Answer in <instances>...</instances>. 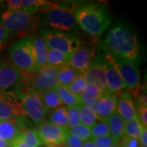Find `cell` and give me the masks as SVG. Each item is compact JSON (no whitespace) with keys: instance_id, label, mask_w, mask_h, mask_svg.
<instances>
[{"instance_id":"6da1fadb","label":"cell","mask_w":147,"mask_h":147,"mask_svg":"<svg viewBox=\"0 0 147 147\" xmlns=\"http://www.w3.org/2000/svg\"><path fill=\"white\" fill-rule=\"evenodd\" d=\"M102 49L113 57L135 61L139 57L140 43L135 33L124 25L112 27L101 43Z\"/></svg>"},{"instance_id":"7a4b0ae2","label":"cell","mask_w":147,"mask_h":147,"mask_svg":"<svg viewBox=\"0 0 147 147\" xmlns=\"http://www.w3.org/2000/svg\"><path fill=\"white\" fill-rule=\"evenodd\" d=\"M77 24L84 31L97 39L109 27L110 14L105 3H85L74 12Z\"/></svg>"},{"instance_id":"3957f363","label":"cell","mask_w":147,"mask_h":147,"mask_svg":"<svg viewBox=\"0 0 147 147\" xmlns=\"http://www.w3.org/2000/svg\"><path fill=\"white\" fill-rule=\"evenodd\" d=\"M78 3H59L52 2L42 13L41 23L46 29L43 30L63 32L72 34L77 31L78 24L74 12Z\"/></svg>"},{"instance_id":"277c9868","label":"cell","mask_w":147,"mask_h":147,"mask_svg":"<svg viewBox=\"0 0 147 147\" xmlns=\"http://www.w3.org/2000/svg\"><path fill=\"white\" fill-rule=\"evenodd\" d=\"M8 53L11 63L20 69L23 75L31 74L39 69L28 36L23 37L13 42L9 47Z\"/></svg>"},{"instance_id":"5b68a950","label":"cell","mask_w":147,"mask_h":147,"mask_svg":"<svg viewBox=\"0 0 147 147\" xmlns=\"http://www.w3.org/2000/svg\"><path fill=\"white\" fill-rule=\"evenodd\" d=\"M38 16L29 14L22 10L10 11L6 9L0 16V23L7 31L23 38L28 34H33L37 25Z\"/></svg>"},{"instance_id":"8992f818","label":"cell","mask_w":147,"mask_h":147,"mask_svg":"<svg viewBox=\"0 0 147 147\" xmlns=\"http://www.w3.org/2000/svg\"><path fill=\"white\" fill-rule=\"evenodd\" d=\"M58 68L45 65L37 72L29 75H24L21 86L16 90L29 91L37 94L51 89H55L58 85Z\"/></svg>"},{"instance_id":"52a82bcc","label":"cell","mask_w":147,"mask_h":147,"mask_svg":"<svg viewBox=\"0 0 147 147\" xmlns=\"http://www.w3.org/2000/svg\"><path fill=\"white\" fill-rule=\"evenodd\" d=\"M14 92L18 97L24 118H29L30 121L37 125L46 120V117L49 111L43 105L40 95L22 90H15Z\"/></svg>"},{"instance_id":"ba28073f","label":"cell","mask_w":147,"mask_h":147,"mask_svg":"<svg viewBox=\"0 0 147 147\" xmlns=\"http://www.w3.org/2000/svg\"><path fill=\"white\" fill-rule=\"evenodd\" d=\"M41 36L48 49L63 53L69 59L82 42L77 36L63 32L42 30Z\"/></svg>"},{"instance_id":"9c48e42d","label":"cell","mask_w":147,"mask_h":147,"mask_svg":"<svg viewBox=\"0 0 147 147\" xmlns=\"http://www.w3.org/2000/svg\"><path fill=\"white\" fill-rule=\"evenodd\" d=\"M112 61L123 82L124 88L132 92V94H137L141 85V76L137 63L113 56Z\"/></svg>"},{"instance_id":"30bf717a","label":"cell","mask_w":147,"mask_h":147,"mask_svg":"<svg viewBox=\"0 0 147 147\" xmlns=\"http://www.w3.org/2000/svg\"><path fill=\"white\" fill-rule=\"evenodd\" d=\"M99 60L104 68L107 92L119 96L122 92H123L125 88L120 75L113 64L112 55L105 52V54L99 58Z\"/></svg>"},{"instance_id":"8fae6325","label":"cell","mask_w":147,"mask_h":147,"mask_svg":"<svg viewBox=\"0 0 147 147\" xmlns=\"http://www.w3.org/2000/svg\"><path fill=\"white\" fill-rule=\"evenodd\" d=\"M36 130L42 144L47 147L63 144L68 135V129L57 126L48 120L38 124Z\"/></svg>"},{"instance_id":"7c38bea8","label":"cell","mask_w":147,"mask_h":147,"mask_svg":"<svg viewBox=\"0 0 147 147\" xmlns=\"http://www.w3.org/2000/svg\"><path fill=\"white\" fill-rule=\"evenodd\" d=\"M20 118L23 115L15 92H0V120H16Z\"/></svg>"},{"instance_id":"4fadbf2b","label":"cell","mask_w":147,"mask_h":147,"mask_svg":"<svg viewBox=\"0 0 147 147\" xmlns=\"http://www.w3.org/2000/svg\"><path fill=\"white\" fill-rule=\"evenodd\" d=\"M24 75L10 62H0V92L10 88H19L23 83Z\"/></svg>"},{"instance_id":"5bb4252c","label":"cell","mask_w":147,"mask_h":147,"mask_svg":"<svg viewBox=\"0 0 147 147\" xmlns=\"http://www.w3.org/2000/svg\"><path fill=\"white\" fill-rule=\"evenodd\" d=\"M96 60V53L92 47L81 42L69 59V65L80 74H84L93 64Z\"/></svg>"},{"instance_id":"9a60e30c","label":"cell","mask_w":147,"mask_h":147,"mask_svg":"<svg viewBox=\"0 0 147 147\" xmlns=\"http://www.w3.org/2000/svg\"><path fill=\"white\" fill-rule=\"evenodd\" d=\"M117 102L118 96L106 92L91 109L100 121H105L116 112Z\"/></svg>"},{"instance_id":"2e32d148","label":"cell","mask_w":147,"mask_h":147,"mask_svg":"<svg viewBox=\"0 0 147 147\" xmlns=\"http://www.w3.org/2000/svg\"><path fill=\"white\" fill-rule=\"evenodd\" d=\"M116 112L123 120L128 121L137 118V107L131 94L123 92L118 96Z\"/></svg>"},{"instance_id":"e0dca14e","label":"cell","mask_w":147,"mask_h":147,"mask_svg":"<svg viewBox=\"0 0 147 147\" xmlns=\"http://www.w3.org/2000/svg\"><path fill=\"white\" fill-rule=\"evenodd\" d=\"M84 76L88 84H93L101 91L108 92L106 90L105 72L103 65L98 59H96L93 64L84 73Z\"/></svg>"},{"instance_id":"ac0fdd59","label":"cell","mask_w":147,"mask_h":147,"mask_svg":"<svg viewBox=\"0 0 147 147\" xmlns=\"http://www.w3.org/2000/svg\"><path fill=\"white\" fill-rule=\"evenodd\" d=\"M42 145L36 128L31 127L21 130V133L10 142V147H39Z\"/></svg>"},{"instance_id":"d6986e66","label":"cell","mask_w":147,"mask_h":147,"mask_svg":"<svg viewBox=\"0 0 147 147\" xmlns=\"http://www.w3.org/2000/svg\"><path fill=\"white\" fill-rule=\"evenodd\" d=\"M30 40L31 42L33 51L36 59V62L38 68H42L47 65V57L48 53V47L46 42L42 39L41 35L33 34L29 35Z\"/></svg>"},{"instance_id":"ffe728a7","label":"cell","mask_w":147,"mask_h":147,"mask_svg":"<svg viewBox=\"0 0 147 147\" xmlns=\"http://www.w3.org/2000/svg\"><path fill=\"white\" fill-rule=\"evenodd\" d=\"M21 131V129L16 120H0V140L11 142Z\"/></svg>"},{"instance_id":"44dd1931","label":"cell","mask_w":147,"mask_h":147,"mask_svg":"<svg viewBox=\"0 0 147 147\" xmlns=\"http://www.w3.org/2000/svg\"><path fill=\"white\" fill-rule=\"evenodd\" d=\"M106 93L105 92L97 88L93 84H87L83 92L80 95V99L82 100V104L90 109L95 105V103Z\"/></svg>"},{"instance_id":"7402d4cb","label":"cell","mask_w":147,"mask_h":147,"mask_svg":"<svg viewBox=\"0 0 147 147\" xmlns=\"http://www.w3.org/2000/svg\"><path fill=\"white\" fill-rule=\"evenodd\" d=\"M106 123L108 125L110 135L115 139L116 141L119 140L123 137L124 134V120L121 118L119 115L115 112L112 115L109 117L106 120Z\"/></svg>"},{"instance_id":"603a6c76","label":"cell","mask_w":147,"mask_h":147,"mask_svg":"<svg viewBox=\"0 0 147 147\" xmlns=\"http://www.w3.org/2000/svg\"><path fill=\"white\" fill-rule=\"evenodd\" d=\"M79 71L70 66L69 64L58 68L57 82L59 85L67 87L79 74Z\"/></svg>"},{"instance_id":"cb8c5ba5","label":"cell","mask_w":147,"mask_h":147,"mask_svg":"<svg viewBox=\"0 0 147 147\" xmlns=\"http://www.w3.org/2000/svg\"><path fill=\"white\" fill-rule=\"evenodd\" d=\"M55 90L59 97L61 98L63 105H67V107L82 105V100L80 99V96H78L72 93L66 87L58 85Z\"/></svg>"},{"instance_id":"d4e9b609","label":"cell","mask_w":147,"mask_h":147,"mask_svg":"<svg viewBox=\"0 0 147 147\" xmlns=\"http://www.w3.org/2000/svg\"><path fill=\"white\" fill-rule=\"evenodd\" d=\"M51 1L45 0H22L21 10L29 14L35 15V13L42 11L47 9L51 4Z\"/></svg>"},{"instance_id":"484cf974","label":"cell","mask_w":147,"mask_h":147,"mask_svg":"<svg viewBox=\"0 0 147 147\" xmlns=\"http://www.w3.org/2000/svg\"><path fill=\"white\" fill-rule=\"evenodd\" d=\"M49 122L57 126L69 129L67 106L62 105L56 110H53L49 115Z\"/></svg>"},{"instance_id":"4316f807","label":"cell","mask_w":147,"mask_h":147,"mask_svg":"<svg viewBox=\"0 0 147 147\" xmlns=\"http://www.w3.org/2000/svg\"><path fill=\"white\" fill-rule=\"evenodd\" d=\"M40 96H41V100H42L43 105L48 111L56 110L63 105L62 101L59 97V96L55 89L46 91V92L41 93Z\"/></svg>"},{"instance_id":"83f0119b","label":"cell","mask_w":147,"mask_h":147,"mask_svg":"<svg viewBox=\"0 0 147 147\" xmlns=\"http://www.w3.org/2000/svg\"><path fill=\"white\" fill-rule=\"evenodd\" d=\"M144 127L142 126L138 118L126 121L124 123V134L127 137L139 140Z\"/></svg>"},{"instance_id":"f1b7e54d","label":"cell","mask_w":147,"mask_h":147,"mask_svg":"<svg viewBox=\"0 0 147 147\" xmlns=\"http://www.w3.org/2000/svg\"><path fill=\"white\" fill-rule=\"evenodd\" d=\"M79 119L82 124L89 127H92L98 122V120H100L92 109L83 104L79 105Z\"/></svg>"},{"instance_id":"f546056e","label":"cell","mask_w":147,"mask_h":147,"mask_svg":"<svg viewBox=\"0 0 147 147\" xmlns=\"http://www.w3.org/2000/svg\"><path fill=\"white\" fill-rule=\"evenodd\" d=\"M69 64V57L63 53L56 50L48 49L47 57V65L60 68L63 65Z\"/></svg>"},{"instance_id":"4dcf8cb0","label":"cell","mask_w":147,"mask_h":147,"mask_svg":"<svg viewBox=\"0 0 147 147\" xmlns=\"http://www.w3.org/2000/svg\"><path fill=\"white\" fill-rule=\"evenodd\" d=\"M68 134L79 138L83 142H85L91 139V127L79 123L77 126L69 128Z\"/></svg>"},{"instance_id":"1f68e13d","label":"cell","mask_w":147,"mask_h":147,"mask_svg":"<svg viewBox=\"0 0 147 147\" xmlns=\"http://www.w3.org/2000/svg\"><path fill=\"white\" fill-rule=\"evenodd\" d=\"M87 84H87L86 79L84 78V74H79V75H77V77L74 79L66 88L72 93L78 96H80L81 93L83 92L84 88H86Z\"/></svg>"},{"instance_id":"d6a6232c","label":"cell","mask_w":147,"mask_h":147,"mask_svg":"<svg viewBox=\"0 0 147 147\" xmlns=\"http://www.w3.org/2000/svg\"><path fill=\"white\" fill-rule=\"evenodd\" d=\"M110 135L108 125L105 121L97 122L91 128V139Z\"/></svg>"},{"instance_id":"836d02e7","label":"cell","mask_w":147,"mask_h":147,"mask_svg":"<svg viewBox=\"0 0 147 147\" xmlns=\"http://www.w3.org/2000/svg\"><path fill=\"white\" fill-rule=\"evenodd\" d=\"M69 128L79 125L80 123L79 119V105H74L67 107Z\"/></svg>"},{"instance_id":"e575fe53","label":"cell","mask_w":147,"mask_h":147,"mask_svg":"<svg viewBox=\"0 0 147 147\" xmlns=\"http://www.w3.org/2000/svg\"><path fill=\"white\" fill-rule=\"evenodd\" d=\"M92 140L96 147H111L113 146L117 142L115 139H114L110 135L97 137V138H94Z\"/></svg>"},{"instance_id":"d590c367","label":"cell","mask_w":147,"mask_h":147,"mask_svg":"<svg viewBox=\"0 0 147 147\" xmlns=\"http://www.w3.org/2000/svg\"><path fill=\"white\" fill-rule=\"evenodd\" d=\"M117 144L119 147H140L141 144L139 140L124 135L123 137L117 141Z\"/></svg>"},{"instance_id":"8d00e7d4","label":"cell","mask_w":147,"mask_h":147,"mask_svg":"<svg viewBox=\"0 0 147 147\" xmlns=\"http://www.w3.org/2000/svg\"><path fill=\"white\" fill-rule=\"evenodd\" d=\"M11 34L9 32L6 30L3 25L0 23V52L5 47L7 43L8 42L11 38Z\"/></svg>"},{"instance_id":"74e56055","label":"cell","mask_w":147,"mask_h":147,"mask_svg":"<svg viewBox=\"0 0 147 147\" xmlns=\"http://www.w3.org/2000/svg\"><path fill=\"white\" fill-rule=\"evenodd\" d=\"M137 118L144 127H147V106H137Z\"/></svg>"},{"instance_id":"f35d334b","label":"cell","mask_w":147,"mask_h":147,"mask_svg":"<svg viewBox=\"0 0 147 147\" xmlns=\"http://www.w3.org/2000/svg\"><path fill=\"white\" fill-rule=\"evenodd\" d=\"M65 143L67 147H83L84 142L77 137H73L71 135H67Z\"/></svg>"},{"instance_id":"ab89813d","label":"cell","mask_w":147,"mask_h":147,"mask_svg":"<svg viewBox=\"0 0 147 147\" xmlns=\"http://www.w3.org/2000/svg\"><path fill=\"white\" fill-rule=\"evenodd\" d=\"M5 3L7 10H21V7H22V0H7V1H6Z\"/></svg>"},{"instance_id":"60d3db41","label":"cell","mask_w":147,"mask_h":147,"mask_svg":"<svg viewBox=\"0 0 147 147\" xmlns=\"http://www.w3.org/2000/svg\"><path fill=\"white\" fill-rule=\"evenodd\" d=\"M139 142H140L141 146H147V127L143 128L141 137L139 138Z\"/></svg>"},{"instance_id":"b9f144b4","label":"cell","mask_w":147,"mask_h":147,"mask_svg":"<svg viewBox=\"0 0 147 147\" xmlns=\"http://www.w3.org/2000/svg\"><path fill=\"white\" fill-rule=\"evenodd\" d=\"M83 147H96L95 146V144L92 142V139H89L88 141H85L84 142V144H83Z\"/></svg>"},{"instance_id":"7bdbcfd3","label":"cell","mask_w":147,"mask_h":147,"mask_svg":"<svg viewBox=\"0 0 147 147\" xmlns=\"http://www.w3.org/2000/svg\"><path fill=\"white\" fill-rule=\"evenodd\" d=\"M0 147H10V142L0 140Z\"/></svg>"},{"instance_id":"ee69618b","label":"cell","mask_w":147,"mask_h":147,"mask_svg":"<svg viewBox=\"0 0 147 147\" xmlns=\"http://www.w3.org/2000/svg\"><path fill=\"white\" fill-rule=\"evenodd\" d=\"M111 147H119V145H118V144H117V142H116L115 144V145H114V146H111Z\"/></svg>"},{"instance_id":"f6af8a7d","label":"cell","mask_w":147,"mask_h":147,"mask_svg":"<svg viewBox=\"0 0 147 147\" xmlns=\"http://www.w3.org/2000/svg\"><path fill=\"white\" fill-rule=\"evenodd\" d=\"M140 147H146V146H141Z\"/></svg>"}]
</instances>
